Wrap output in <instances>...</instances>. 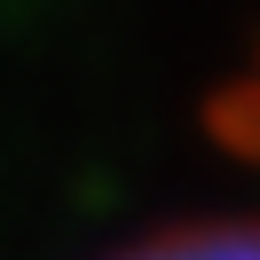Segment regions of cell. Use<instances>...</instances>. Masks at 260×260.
<instances>
[{
	"instance_id": "cell-1",
	"label": "cell",
	"mask_w": 260,
	"mask_h": 260,
	"mask_svg": "<svg viewBox=\"0 0 260 260\" xmlns=\"http://www.w3.org/2000/svg\"><path fill=\"white\" fill-rule=\"evenodd\" d=\"M118 260H260V221H205V229H174V237L126 244Z\"/></svg>"
}]
</instances>
